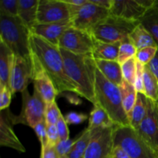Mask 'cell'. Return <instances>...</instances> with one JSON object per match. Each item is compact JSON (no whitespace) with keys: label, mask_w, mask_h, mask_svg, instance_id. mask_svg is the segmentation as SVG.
I'll use <instances>...</instances> for the list:
<instances>
[{"label":"cell","mask_w":158,"mask_h":158,"mask_svg":"<svg viewBox=\"0 0 158 158\" xmlns=\"http://www.w3.org/2000/svg\"><path fill=\"white\" fill-rule=\"evenodd\" d=\"M119 88H120V94H121L123 108H124L125 111H126L127 114L129 117L130 114L132 111L136 101H137L138 93L137 92L134 85L128 83L124 80L122 82L121 84L119 86Z\"/></svg>","instance_id":"obj_25"},{"label":"cell","mask_w":158,"mask_h":158,"mask_svg":"<svg viewBox=\"0 0 158 158\" xmlns=\"http://www.w3.org/2000/svg\"><path fill=\"white\" fill-rule=\"evenodd\" d=\"M9 109L1 110L0 115V145L12 148L19 152H26V148L13 131V123L9 114Z\"/></svg>","instance_id":"obj_17"},{"label":"cell","mask_w":158,"mask_h":158,"mask_svg":"<svg viewBox=\"0 0 158 158\" xmlns=\"http://www.w3.org/2000/svg\"><path fill=\"white\" fill-rule=\"evenodd\" d=\"M139 23L150 32L158 47V5L149 9Z\"/></svg>","instance_id":"obj_26"},{"label":"cell","mask_w":158,"mask_h":158,"mask_svg":"<svg viewBox=\"0 0 158 158\" xmlns=\"http://www.w3.org/2000/svg\"><path fill=\"white\" fill-rule=\"evenodd\" d=\"M23 106L19 116L14 115L9 110L11 121L15 124H24L33 127L40 122L45 120L46 103L38 91L34 89L33 94H29L28 89L22 93Z\"/></svg>","instance_id":"obj_7"},{"label":"cell","mask_w":158,"mask_h":158,"mask_svg":"<svg viewBox=\"0 0 158 158\" xmlns=\"http://www.w3.org/2000/svg\"><path fill=\"white\" fill-rule=\"evenodd\" d=\"M137 48L135 47V46L133 44V43L128 37L127 39L120 43L117 62L121 65L127 60L134 58L136 53H137Z\"/></svg>","instance_id":"obj_28"},{"label":"cell","mask_w":158,"mask_h":158,"mask_svg":"<svg viewBox=\"0 0 158 158\" xmlns=\"http://www.w3.org/2000/svg\"><path fill=\"white\" fill-rule=\"evenodd\" d=\"M115 126L107 113L103 110L99 105L94 104V108L89 114L88 129L109 128Z\"/></svg>","instance_id":"obj_22"},{"label":"cell","mask_w":158,"mask_h":158,"mask_svg":"<svg viewBox=\"0 0 158 158\" xmlns=\"http://www.w3.org/2000/svg\"><path fill=\"white\" fill-rule=\"evenodd\" d=\"M114 146L120 147L131 158H158L157 154L131 126L114 127Z\"/></svg>","instance_id":"obj_6"},{"label":"cell","mask_w":158,"mask_h":158,"mask_svg":"<svg viewBox=\"0 0 158 158\" xmlns=\"http://www.w3.org/2000/svg\"><path fill=\"white\" fill-rule=\"evenodd\" d=\"M66 74L77 89V94L95 103L97 67L93 55H77L60 49Z\"/></svg>","instance_id":"obj_2"},{"label":"cell","mask_w":158,"mask_h":158,"mask_svg":"<svg viewBox=\"0 0 158 158\" xmlns=\"http://www.w3.org/2000/svg\"><path fill=\"white\" fill-rule=\"evenodd\" d=\"M143 94L150 100L158 102V80L147 66L143 72Z\"/></svg>","instance_id":"obj_27"},{"label":"cell","mask_w":158,"mask_h":158,"mask_svg":"<svg viewBox=\"0 0 158 158\" xmlns=\"http://www.w3.org/2000/svg\"><path fill=\"white\" fill-rule=\"evenodd\" d=\"M35 131L37 137L41 144V148H44L48 144L47 131H46V123L45 120L40 122L32 127Z\"/></svg>","instance_id":"obj_34"},{"label":"cell","mask_w":158,"mask_h":158,"mask_svg":"<svg viewBox=\"0 0 158 158\" xmlns=\"http://www.w3.org/2000/svg\"><path fill=\"white\" fill-rule=\"evenodd\" d=\"M112 158H131L124 151L121 149L120 147L114 146V151H113Z\"/></svg>","instance_id":"obj_43"},{"label":"cell","mask_w":158,"mask_h":158,"mask_svg":"<svg viewBox=\"0 0 158 158\" xmlns=\"http://www.w3.org/2000/svg\"><path fill=\"white\" fill-rule=\"evenodd\" d=\"M120 43H107L96 40L93 50L95 60L117 61Z\"/></svg>","instance_id":"obj_21"},{"label":"cell","mask_w":158,"mask_h":158,"mask_svg":"<svg viewBox=\"0 0 158 158\" xmlns=\"http://www.w3.org/2000/svg\"><path fill=\"white\" fill-rule=\"evenodd\" d=\"M71 26V19H66L58 23H37L31 29V32L42 37L52 44L59 46L62 35Z\"/></svg>","instance_id":"obj_16"},{"label":"cell","mask_w":158,"mask_h":158,"mask_svg":"<svg viewBox=\"0 0 158 158\" xmlns=\"http://www.w3.org/2000/svg\"><path fill=\"white\" fill-rule=\"evenodd\" d=\"M12 93L7 86H0V110L9 109L12 100Z\"/></svg>","instance_id":"obj_35"},{"label":"cell","mask_w":158,"mask_h":158,"mask_svg":"<svg viewBox=\"0 0 158 158\" xmlns=\"http://www.w3.org/2000/svg\"><path fill=\"white\" fill-rule=\"evenodd\" d=\"M115 127L100 128L96 133L85 151L84 158H112Z\"/></svg>","instance_id":"obj_11"},{"label":"cell","mask_w":158,"mask_h":158,"mask_svg":"<svg viewBox=\"0 0 158 158\" xmlns=\"http://www.w3.org/2000/svg\"><path fill=\"white\" fill-rule=\"evenodd\" d=\"M40 158H58L55 146L48 143L46 147L42 148Z\"/></svg>","instance_id":"obj_40"},{"label":"cell","mask_w":158,"mask_h":158,"mask_svg":"<svg viewBox=\"0 0 158 158\" xmlns=\"http://www.w3.org/2000/svg\"><path fill=\"white\" fill-rule=\"evenodd\" d=\"M139 22L130 21L110 15L89 32L97 41L107 43H120L127 39L139 24Z\"/></svg>","instance_id":"obj_5"},{"label":"cell","mask_w":158,"mask_h":158,"mask_svg":"<svg viewBox=\"0 0 158 158\" xmlns=\"http://www.w3.org/2000/svg\"><path fill=\"white\" fill-rule=\"evenodd\" d=\"M88 0H63V2L67 4L73 5V6H83V5L87 2Z\"/></svg>","instance_id":"obj_44"},{"label":"cell","mask_w":158,"mask_h":158,"mask_svg":"<svg viewBox=\"0 0 158 158\" xmlns=\"http://www.w3.org/2000/svg\"><path fill=\"white\" fill-rule=\"evenodd\" d=\"M13 59L14 54L12 51L0 41V86H9Z\"/></svg>","instance_id":"obj_20"},{"label":"cell","mask_w":158,"mask_h":158,"mask_svg":"<svg viewBox=\"0 0 158 158\" xmlns=\"http://www.w3.org/2000/svg\"><path fill=\"white\" fill-rule=\"evenodd\" d=\"M98 70L106 79L117 86H120L123 81L121 65L117 61L95 60Z\"/></svg>","instance_id":"obj_19"},{"label":"cell","mask_w":158,"mask_h":158,"mask_svg":"<svg viewBox=\"0 0 158 158\" xmlns=\"http://www.w3.org/2000/svg\"><path fill=\"white\" fill-rule=\"evenodd\" d=\"M62 113L57 106L56 102L54 101L51 103H47L45 112V121L46 125H56L60 119Z\"/></svg>","instance_id":"obj_30"},{"label":"cell","mask_w":158,"mask_h":158,"mask_svg":"<svg viewBox=\"0 0 158 158\" xmlns=\"http://www.w3.org/2000/svg\"><path fill=\"white\" fill-rule=\"evenodd\" d=\"M64 118L68 125H78L87 120L88 116L82 113L69 112L64 116Z\"/></svg>","instance_id":"obj_36"},{"label":"cell","mask_w":158,"mask_h":158,"mask_svg":"<svg viewBox=\"0 0 158 158\" xmlns=\"http://www.w3.org/2000/svg\"><path fill=\"white\" fill-rule=\"evenodd\" d=\"M157 50L158 47L157 46H151V47H147L144 49H139L137 51L135 59L140 64L147 66L154 58L155 55L157 54Z\"/></svg>","instance_id":"obj_31"},{"label":"cell","mask_w":158,"mask_h":158,"mask_svg":"<svg viewBox=\"0 0 158 158\" xmlns=\"http://www.w3.org/2000/svg\"><path fill=\"white\" fill-rule=\"evenodd\" d=\"M39 2L40 0H19L18 16L30 31L37 24Z\"/></svg>","instance_id":"obj_18"},{"label":"cell","mask_w":158,"mask_h":158,"mask_svg":"<svg viewBox=\"0 0 158 158\" xmlns=\"http://www.w3.org/2000/svg\"><path fill=\"white\" fill-rule=\"evenodd\" d=\"M46 131H47L48 143L56 146L60 140L56 126V125H49V126L46 125Z\"/></svg>","instance_id":"obj_39"},{"label":"cell","mask_w":158,"mask_h":158,"mask_svg":"<svg viewBox=\"0 0 158 158\" xmlns=\"http://www.w3.org/2000/svg\"><path fill=\"white\" fill-rule=\"evenodd\" d=\"M147 66L158 80V50L154 58L150 62L149 64L147 65Z\"/></svg>","instance_id":"obj_41"},{"label":"cell","mask_w":158,"mask_h":158,"mask_svg":"<svg viewBox=\"0 0 158 158\" xmlns=\"http://www.w3.org/2000/svg\"><path fill=\"white\" fill-rule=\"evenodd\" d=\"M148 109V98L143 94H137V101L129 115L130 126L137 129L140 123L143 121L147 114Z\"/></svg>","instance_id":"obj_24"},{"label":"cell","mask_w":158,"mask_h":158,"mask_svg":"<svg viewBox=\"0 0 158 158\" xmlns=\"http://www.w3.org/2000/svg\"><path fill=\"white\" fill-rule=\"evenodd\" d=\"M140 0H113L110 15L130 21L139 22L148 12Z\"/></svg>","instance_id":"obj_15"},{"label":"cell","mask_w":158,"mask_h":158,"mask_svg":"<svg viewBox=\"0 0 158 158\" xmlns=\"http://www.w3.org/2000/svg\"><path fill=\"white\" fill-rule=\"evenodd\" d=\"M31 63L34 89L38 91L46 104L56 101V97L58 94L52 80L48 77L46 72L42 69L39 63L32 57Z\"/></svg>","instance_id":"obj_14"},{"label":"cell","mask_w":158,"mask_h":158,"mask_svg":"<svg viewBox=\"0 0 158 158\" xmlns=\"http://www.w3.org/2000/svg\"><path fill=\"white\" fill-rule=\"evenodd\" d=\"M92 3L100 7L110 10L112 6L113 0H89Z\"/></svg>","instance_id":"obj_42"},{"label":"cell","mask_w":158,"mask_h":158,"mask_svg":"<svg viewBox=\"0 0 158 158\" xmlns=\"http://www.w3.org/2000/svg\"><path fill=\"white\" fill-rule=\"evenodd\" d=\"M95 42L89 32L71 26L62 35L59 47L77 55H92Z\"/></svg>","instance_id":"obj_8"},{"label":"cell","mask_w":158,"mask_h":158,"mask_svg":"<svg viewBox=\"0 0 158 158\" xmlns=\"http://www.w3.org/2000/svg\"><path fill=\"white\" fill-rule=\"evenodd\" d=\"M0 14L9 16H18L19 0L0 1Z\"/></svg>","instance_id":"obj_32"},{"label":"cell","mask_w":158,"mask_h":158,"mask_svg":"<svg viewBox=\"0 0 158 158\" xmlns=\"http://www.w3.org/2000/svg\"><path fill=\"white\" fill-rule=\"evenodd\" d=\"M0 41L2 42L15 56L31 60V31L19 16L0 14Z\"/></svg>","instance_id":"obj_4"},{"label":"cell","mask_w":158,"mask_h":158,"mask_svg":"<svg viewBox=\"0 0 158 158\" xmlns=\"http://www.w3.org/2000/svg\"><path fill=\"white\" fill-rule=\"evenodd\" d=\"M94 104L99 105L106 111L116 126H130L129 117L123 108L120 88L105 78L98 69L96 77Z\"/></svg>","instance_id":"obj_3"},{"label":"cell","mask_w":158,"mask_h":158,"mask_svg":"<svg viewBox=\"0 0 158 158\" xmlns=\"http://www.w3.org/2000/svg\"><path fill=\"white\" fill-rule=\"evenodd\" d=\"M129 39L137 50L151 46H157L155 41L143 25L139 23L137 27L130 34Z\"/></svg>","instance_id":"obj_23"},{"label":"cell","mask_w":158,"mask_h":158,"mask_svg":"<svg viewBox=\"0 0 158 158\" xmlns=\"http://www.w3.org/2000/svg\"><path fill=\"white\" fill-rule=\"evenodd\" d=\"M145 66L140 64L137 62V70L136 74L135 80H134V86L135 87L137 93L143 94L144 92V88H143V72H144Z\"/></svg>","instance_id":"obj_37"},{"label":"cell","mask_w":158,"mask_h":158,"mask_svg":"<svg viewBox=\"0 0 158 158\" xmlns=\"http://www.w3.org/2000/svg\"><path fill=\"white\" fill-rule=\"evenodd\" d=\"M68 6L63 0H40L37 23H52L70 19Z\"/></svg>","instance_id":"obj_13"},{"label":"cell","mask_w":158,"mask_h":158,"mask_svg":"<svg viewBox=\"0 0 158 158\" xmlns=\"http://www.w3.org/2000/svg\"><path fill=\"white\" fill-rule=\"evenodd\" d=\"M121 70L123 80L134 85L137 70V61L135 57L121 64Z\"/></svg>","instance_id":"obj_29"},{"label":"cell","mask_w":158,"mask_h":158,"mask_svg":"<svg viewBox=\"0 0 158 158\" xmlns=\"http://www.w3.org/2000/svg\"><path fill=\"white\" fill-rule=\"evenodd\" d=\"M29 43L30 56L39 63L52 80L57 94L64 92L77 94V87L66 74L60 48L32 32Z\"/></svg>","instance_id":"obj_1"},{"label":"cell","mask_w":158,"mask_h":158,"mask_svg":"<svg viewBox=\"0 0 158 158\" xmlns=\"http://www.w3.org/2000/svg\"><path fill=\"white\" fill-rule=\"evenodd\" d=\"M110 15V10L96 6L88 0L71 18L73 27L89 32L94 26Z\"/></svg>","instance_id":"obj_10"},{"label":"cell","mask_w":158,"mask_h":158,"mask_svg":"<svg viewBox=\"0 0 158 158\" xmlns=\"http://www.w3.org/2000/svg\"><path fill=\"white\" fill-rule=\"evenodd\" d=\"M56 126L57 130H58L60 140H66V139L69 138V127H68V124L66 123L64 118V116L63 114L60 116V119H59L58 122L56 123Z\"/></svg>","instance_id":"obj_38"},{"label":"cell","mask_w":158,"mask_h":158,"mask_svg":"<svg viewBox=\"0 0 158 158\" xmlns=\"http://www.w3.org/2000/svg\"><path fill=\"white\" fill-rule=\"evenodd\" d=\"M136 131L158 156V102L148 98L146 116Z\"/></svg>","instance_id":"obj_9"},{"label":"cell","mask_w":158,"mask_h":158,"mask_svg":"<svg viewBox=\"0 0 158 158\" xmlns=\"http://www.w3.org/2000/svg\"><path fill=\"white\" fill-rule=\"evenodd\" d=\"M76 139H66V140H60L55 146L58 158H65L72 150Z\"/></svg>","instance_id":"obj_33"},{"label":"cell","mask_w":158,"mask_h":158,"mask_svg":"<svg viewBox=\"0 0 158 158\" xmlns=\"http://www.w3.org/2000/svg\"><path fill=\"white\" fill-rule=\"evenodd\" d=\"M31 82H32L31 60L14 55L9 84L12 94L24 92Z\"/></svg>","instance_id":"obj_12"}]
</instances>
